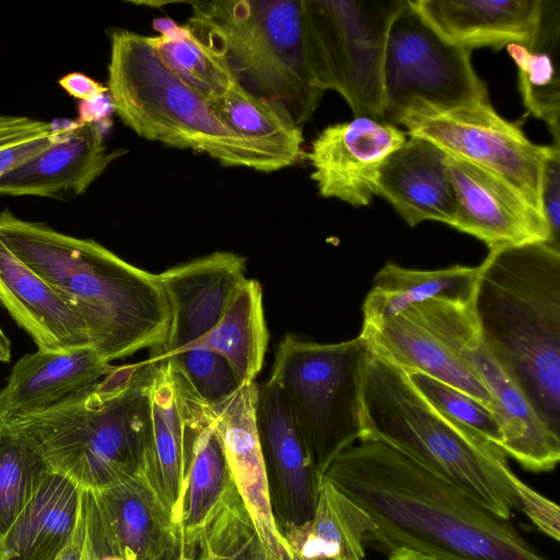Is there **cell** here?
Instances as JSON below:
<instances>
[{"label":"cell","instance_id":"31","mask_svg":"<svg viewBox=\"0 0 560 560\" xmlns=\"http://www.w3.org/2000/svg\"><path fill=\"white\" fill-rule=\"evenodd\" d=\"M261 285L246 279L233 294L218 324L194 349L206 348L223 357L240 385L255 382L268 346Z\"/></svg>","mask_w":560,"mask_h":560},{"label":"cell","instance_id":"7","mask_svg":"<svg viewBox=\"0 0 560 560\" xmlns=\"http://www.w3.org/2000/svg\"><path fill=\"white\" fill-rule=\"evenodd\" d=\"M107 69L113 109L139 137L205 153L223 166L260 172L253 149L218 119L209 102L164 67L149 36L113 32Z\"/></svg>","mask_w":560,"mask_h":560},{"label":"cell","instance_id":"10","mask_svg":"<svg viewBox=\"0 0 560 560\" xmlns=\"http://www.w3.org/2000/svg\"><path fill=\"white\" fill-rule=\"evenodd\" d=\"M443 343L489 390L499 411L508 458L532 472L552 471L560 459V436L538 418L517 385L486 348L472 298H435L404 311Z\"/></svg>","mask_w":560,"mask_h":560},{"label":"cell","instance_id":"36","mask_svg":"<svg viewBox=\"0 0 560 560\" xmlns=\"http://www.w3.org/2000/svg\"><path fill=\"white\" fill-rule=\"evenodd\" d=\"M71 125L57 126L26 116L0 115V177L55 143Z\"/></svg>","mask_w":560,"mask_h":560},{"label":"cell","instance_id":"18","mask_svg":"<svg viewBox=\"0 0 560 560\" xmlns=\"http://www.w3.org/2000/svg\"><path fill=\"white\" fill-rule=\"evenodd\" d=\"M256 382L211 408L232 479L271 560H293L279 530L255 418Z\"/></svg>","mask_w":560,"mask_h":560},{"label":"cell","instance_id":"37","mask_svg":"<svg viewBox=\"0 0 560 560\" xmlns=\"http://www.w3.org/2000/svg\"><path fill=\"white\" fill-rule=\"evenodd\" d=\"M162 359L177 369L210 406L222 402L241 387L228 361L212 350L190 349Z\"/></svg>","mask_w":560,"mask_h":560},{"label":"cell","instance_id":"20","mask_svg":"<svg viewBox=\"0 0 560 560\" xmlns=\"http://www.w3.org/2000/svg\"><path fill=\"white\" fill-rule=\"evenodd\" d=\"M114 365L91 347L23 355L0 390V424L46 410L98 382Z\"/></svg>","mask_w":560,"mask_h":560},{"label":"cell","instance_id":"19","mask_svg":"<svg viewBox=\"0 0 560 560\" xmlns=\"http://www.w3.org/2000/svg\"><path fill=\"white\" fill-rule=\"evenodd\" d=\"M126 151H109L100 124L73 121L55 143L0 177V196L69 200L84 194Z\"/></svg>","mask_w":560,"mask_h":560},{"label":"cell","instance_id":"44","mask_svg":"<svg viewBox=\"0 0 560 560\" xmlns=\"http://www.w3.org/2000/svg\"><path fill=\"white\" fill-rule=\"evenodd\" d=\"M387 560H431L409 550H398L387 557Z\"/></svg>","mask_w":560,"mask_h":560},{"label":"cell","instance_id":"30","mask_svg":"<svg viewBox=\"0 0 560 560\" xmlns=\"http://www.w3.org/2000/svg\"><path fill=\"white\" fill-rule=\"evenodd\" d=\"M560 36V1L544 0L535 43L506 46L517 68L518 91L528 114L549 128L553 144L560 145V79L557 65Z\"/></svg>","mask_w":560,"mask_h":560},{"label":"cell","instance_id":"35","mask_svg":"<svg viewBox=\"0 0 560 560\" xmlns=\"http://www.w3.org/2000/svg\"><path fill=\"white\" fill-rule=\"evenodd\" d=\"M405 372V371H404ZM412 385L441 413L502 448L505 436L501 421L485 405L429 375L406 373Z\"/></svg>","mask_w":560,"mask_h":560},{"label":"cell","instance_id":"9","mask_svg":"<svg viewBox=\"0 0 560 560\" xmlns=\"http://www.w3.org/2000/svg\"><path fill=\"white\" fill-rule=\"evenodd\" d=\"M404 0H303L308 61L319 88L340 94L354 117L383 119V60Z\"/></svg>","mask_w":560,"mask_h":560},{"label":"cell","instance_id":"17","mask_svg":"<svg viewBox=\"0 0 560 560\" xmlns=\"http://www.w3.org/2000/svg\"><path fill=\"white\" fill-rule=\"evenodd\" d=\"M255 418L279 530L307 523L320 479L280 390L256 383Z\"/></svg>","mask_w":560,"mask_h":560},{"label":"cell","instance_id":"15","mask_svg":"<svg viewBox=\"0 0 560 560\" xmlns=\"http://www.w3.org/2000/svg\"><path fill=\"white\" fill-rule=\"evenodd\" d=\"M446 167L457 199L453 229L481 241L489 250L532 243L553 245L542 212L509 180L450 154Z\"/></svg>","mask_w":560,"mask_h":560},{"label":"cell","instance_id":"40","mask_svg":"<svg viewBox=\"0 0 560 560\" xmlns=\"http://www.w3.org/2000/svg\"><path fill=\"white\" fill-rule=\"evenodd\" d=\"M93 544L90 536L84 492L82 491L80 513L72 538L57 560H90Z\"/></svg>","mask_w":560,"mask_h":560},{"label":"cell","instance_id":"32","mask_svg":"<svg viewBox=\"0 0 560 560\" xmlns=\"http://www.w3.org/2000/svg\"><path fill=\"white\" fill-rule=\"evenodd\" d=\"M159 36L149 40L164 67L185 85L213 102L240 88L225 60L199 40L186 25L158 20Z\"/></svg>","mask_w":560,"mask_h":560},{"label":"cell","instance_id":"27","mask_svg":"<svg viewBox=\"0 0 560 560\" xmlns=\"http://www.w3.org/2000/svg\"><path fill=\"white\" fill-rule=\"evenodd\" d=\"M209 103L218 119L253 149L260 172L287 168L302 156V128L281 106L258 98L241 86L226 97Z\"/></svg>","mask_w":560,"mask_h":560},{"label":"cell","instance_id":"2","mask_svg":"<svg viewBox=\"0 0 560 560\" xmlns=\"http://www.w3.org/2000/svg\"><path fill=\"white\" fill-rule=\"evenodd\" d=\"M0 238L84 320L107 363L165 343L170 307L156 278L91 238L0 213Z\"/></svg>","mask_w":560,"mask_h":560},{"label":"cell","instance_id":"41","mask_svg":"<svg viewBox=\"0 0 560 560\" xmlns=\"http://www.w3.org/2000/svg\"><path fill=\"white\" fill-rule=\"evenodd\" d=\"M58 84L70 96L80 100V102L94 101L108 92L107 86L81 72H70L61 77Z\"/></svg>","mask_w":560,"mask_h":560},{"label":"cell","instance_id":"42","mask_svg":"<svg viewBox=\"0 0 560 560\" xmlns=\"http://www.w3.org/2000/svg\"><path fill=\"white\" fill-rule=\"evenodd\" d=\"M108 112V104L105 102V95L94 101L80 102L78 106L79 117L75 120L79 124H100Z\"/></svg>","mask_w":560,"mask_h":560},{"label":"cell","instance_id":"22","mask_svg":"<svg viewBox=\"0 0 560 560\" xmlns=\"http://www.w3.org/2000/svg\"><path fill=\"white\" fill-rule=\"evenodd\" d=\"M446 42L472 50L530 47L537 37L544 0H409Z\"/></svg>","mask_w":560,"mask_h":560},{"label":"cell","instance_id":"47","mask_svg":"<svg viewBox=\"0 0 560 560\" xmlns=\"http://www.w3.org/2000/svg\"><path fill=\"white\" fill-rule=\"evenodd\" d=\"M1 425V424H0Z\"/></svg>","mask_w":560,"mask_h":560},{"label":"cell","instance_id":"26","mask_svg":"<svg viewBox=\"0 0 560 560\" xmlns=\"http://www.w3.org/2000/svg\"><path fill=\"white\" fill-rule=\"evenodd\" d=\"M373 527L365 511L323 478L312 518L280 532L293 560H364Z\"/></svg>","mask_w":560,"mask_h":560},{"label":"cell","instance_id":"46","mask_svg":"<svg viewBox=\"0 0 560 560\" xmlns=\"http://www.w3.org/2000/svg\"><path fill=\"white\" fill-rule=\"evenodd\" d=\"M93 544V542H92ZM90 560H100V557L96 553L95 549H94V546H93V552H92V556H91V559Z\"/></svg>","mask_w":560,"mask_h":560},{"label":"cell","instance_id":"14","mask_svg":"<svg viewBox=\"0 0 560 560\" xmlns=\"http://www.w3.org/2000/svg\"><path fill=\"white\" fill-rule=\"evenodd\" d=\"M406 140L407 133L397 126L369 117L329 125L306 154L311 178L324 198L355 208L369 206L377 195L383 165Z\"/></svg>","mask_w":560,"mask_h":560},{"label":"cell","instance_id":"8","mask_svg":"<svg viewBox=\"0 0 560 560\" xmlns=\"http://www.w3.org/2000/svg\"><path fill=\"white\" fill-rule=\"evenodd\" d=\"M370 353L361 335L337 343L285 335L278 345L268 382L284 397L320 480L363 436L361 382Z\"/></svg>","mask_w":560,"mask_h":560},{"label":"cell","instance_id":"5","mask_svg":"<svg viewBox=\"0 0 560 560\" xmlns=\"http://www.w3.org/2000/svg\"><path fill=\"white\" fill-rule=\"evenodd\" d=\"M361 421V440L389 444L503 520H511L517 510L518 476L504 453L441 413L406 372L372 352L362 370Z\"/></svg>","mask_w":560,"mask_h":560},{"label":"cell","instance_id":"23","mask_svg":"<svg viewBox=\"0 0 560 560\" xmlns=\"http://www.w3.org/2000/svg\"><path fill=\"white\" fill-rule=\"evenodd\" d=\"M0 303L40 350L65 351L91 346L81 316L1 238Z\"/></svg>","mask_w":560,"mask_h":560},{"label":"cell","instance_id":"45","mask_svg":"<svg viewBox=\"0 0 560 560\" xmlns=\"http://www.w3.org/2000/svg\"><path fill=\"white\" fill-rule=\"evenodd\" d=\"M180 541L166 551L159 560H177L179 556Z\"/></svg>","mask_w":560,"mask_h":560},{"label":"cell","instance_id":"28","mask_svg":"<svg viewBox=\"0 0 560 560\" xmlns=\"http://www.w3.org/2000/svg\"><path fill=\"white\" fill-rule=\"evenodd\" d=\"M151 359L154 361L153 441L150 462L143 471L179 529L186 474L184 423L166 360Z\"/></svg>","mask_w":560,"mask_h":560},{"label":"cell","instance_id":"13","mask_svg":"<svg viewBox=\"0 0 560 560\" xmlns=\"http://www.w3.org/2000/svg\"><path fill=\"white\" fill-rule=\"evenodd\" d=\"M90 536L100 560H159L180 541L143 469L100 490H83Z\"/></svg>","mask_w":560,"mask_h":560},{"label":"cell","instance_id":"33","mask_svg":"<svg viewBox=\"0 0 560 560\" xmlns=\"http://www.w3.org/2000/svg\"><path fill=\"white\" fill-rule=\"evenodd\" d=\"M192 539L203 560H271L234 483Z\"/></svg>","mask_w":560,"mask_h":560},{"label":"cell","instance_id":"11","mask_svg":"<svg viewBox=\"0 0 560 560\" xmlns=\"http://www.w3.org/2000/svg\"><path fill=\"white\" fill-rule=\"evenodd\" d=\"M397 125L409 137L425 139L450 155L497 173L541 211L540 177L549 145L532 142L521 124L506 120L493 108L489 96L446 107L413 101L400 113Z\"/></svg>","mask_w":560,"mask_h":560},{"label":"cell","instance_id":"3","mask_svg":"<svg viewBox=\"0 0 560 560\" xmlns=\"http://www.w3.org/2000/svg\"><path fill=\"white\" fill-rule=\"evenodd\" d=\"M472 308L481 339L542 423L560 436V248L489 250Z\"/></svg>","mask_w":560,"mask_h":560},{"label":"cell","instance_id":"38","mask_svg":"<svg viewBox=\"0 0 560 560\" xmlns=\"http://www.w3.org/2000/svg\"><path fill=\"white\" fill-rule=\"evenodd\" d=\"M540 208L549 225L552 244L560 248V145L551 144L542 164Z\"/></svg>","mask_w":560,"mask_h":560},{"label":"cell","instance_id":"39","mask_svg":"<svg viewBox=\"0 0 560 560\" xmlns=\"http://www.w3.org/2000/svg\"><path fill=\"white\" fill-rule=\"evenodd\" d=\"M515 492L517 497V510L522 511L539 532L559 541V506L550 499L534 490L520 477L515 481Z\"/></svg>","mask_w":560,"mask_h":560},{"label":"cell","instance_id":"29","mask_svg":"<svg viewBox=\"0 0 560 560\" xmlns=\"http://www.w3.org/2000/svg\"><path fill=\"white\" fill-rule=\"evenodd\" d=\"M477 277L478 266L417 270L388 261L375 275L364 300L362 326L380 324L415 304L435 298L470 300Z\"/></svg>","mask_w":560,"mask_h":560},{"label":"cell","instance_id":"6","mask_svg":"<svg viewBox=\"0 0 560 560\" xmlns=\"http://www.w3.org/2000/svg\"><path fill=\"white\" fill-rule=\"evenodd\" d=\"M188 30L228 63L241 88L303 126L325 92L307 54L303 0L188 1Z\"/></svg>","mask_w":560,"mask_h":560},{"label":"cell","instance_id":"34","mask_svg":"<svg viewBox=\"0 0 560 560\" xmlns=\"http://www.w3.org/2000/svg\"><path fill=\"white\" fill-rule=\"evenodd\" d=\"M49 469L37 452L8 425H0V546Z\"/></svg>","mask_w":560,"mask_h":560},{"label":"cell","instance_id":"24","mask_svg":"<svg viewBox=\"0 0 560 560\" xmlns=\"http://www.w3.org/2000/svg\"><path fill=\"white\" fill-rule=\"evenodd\" d=\"M371 352L406 373L419 372L443 382L489 408L501 421L489 390L443 343L402 312L360 332Z\"/></svg>","mask_w":560,"mask_h":560},{"label":"cell","instance_id":"1","mask_svg":"<svg viewBox=\"0 0 560 560\" xmlns=\"http://www.w3.org/2000/svg\"><path fill=\"white\" fill-rule=\"evenodd\" d=\"M323 478L365 511L374 525L365 546L387 557L402 549L431 560H549L511 520L383 441H358Z\"/></svg>","mask_w":560,"mask_h":560},{"label":"cell","instance_id":"12","mask_svg":"<svg viewBox=\"0 0 560 560\" xmlns=\"http://www.w3.org/2000/svg\"><path fill=\"white\" fill-rule=\"evenodd\" d=\"M471 51L442 38L404 0L393 19L383 60V119L396 126L413 101L446 107L489 96Z\"/></svg>","mask_w":560,"mask_h":560},{"label":"cell","instance_id":"16","mask_svg":"<svg viewBox=\"0 0 560 560\" xmlns=\"http://www.w3.org/2000/svg\"><path fill=\"white\" fill-rule=\"evenodd\" d=\"M245 265V258L235 253L214 252L156 273L170 307L171 325L164 346L152 358L196 348L247 279Z\"/></svg>","mask_w":560,"mask_h":560},{"label":"cell","instance_id":"4","mask_svg":"<svg viewBox=\"0 0 560 560\" xmlns=\"http://www.w3.org/2000/svg\"><path fill=\"white\" fill-rule=\"evenodd\" d=\"M154 361L115 366L57 405L5 423L49 471L100 490L148 467L153 441Z\"/></svg>","mask_w":560,"mask_h":560},{"label":"cell","instance_id":"43","mask_svg":"<svg viewBox=\"0 0 560 560\" xmlns=\"http://www.w3.org/2000/svg\"><path fill=\"white\" fill-rule=\"evenodd\" d=\"M11 360V342L0 328V362L7 363Z\"/></svg>","mask_w":560,"mask_h":560},{"label":"cell","instance_id":"25","mask_svg":"<svg viewBox=\"0 0 560 560\" xmlns=\"http://www.w3.org/2000/svg\"><path fill=\"white\" fill-rule=\"evenodd\" d=\"M82 491L49 471L5 534L0 560H57L74 533Z\"/></svg>","mask_w":560,"mask_h":560},{"label":"cell","instance_id":"21","mask_svg":"<svg viewBox=\"0 0 560 560\" xmlns=\"http://www.w3.org/2000/svg\"><path fill=\"white\" fill-rule=\"evenodd\" d=\"M447 153L434 143L409 137L383 165L377 195L410 226L435 221L453 228L457 199L448 178Z\"/></svg>","mask_w":560,"mask_h":560}]
</instances>
